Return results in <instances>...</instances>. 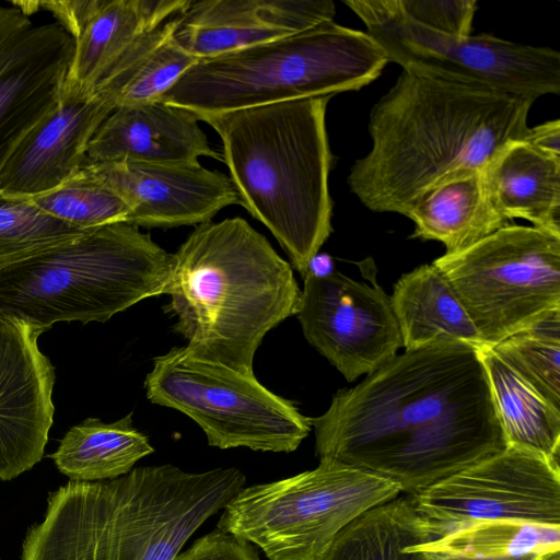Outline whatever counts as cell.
I'll list each match as a JSON object with an SVG mask.
<instances>
[{
  "label": "cell",
  "mask_w": 560,
  "mask_h": 560,
  "mask_svg": "<svg viewBox=\"0 0 560 560\" xmlns=\"http://www.w3.org/2000/svg\"><path fill=\"white\" fill-rule=\"evenodd\" d=\"M428 552L480 559H521L560 550V526L480 521L423 542Z\"/></svg>",
  "instance_id": "4316f807"
},
{
  "label": "cell",
  "mask_w": 560,
  "mask_h": 560,
  "mask_svg": "<svg viewBox=\"0 0 560 560\" xmlns=\"http://www.w3.org/2000/svg\"><path fill=\"white\" fill-rule=\"evenodd\" d=\"M331 96L253 106L202 118L220 136L240 205L260 221L304 278L332 232L326 130Z\"/></svg>",
  "instance_id": "5b68a950"
},
{
  "label": "cell",
  "mask_w": 560,
  "mask_h": 560,
  "mask_svg": "<svg viewBox=\"0 0 560 560\" xmlns=\"http://www.w3.org/2000/svg\"><path fill=\"white\" fill-rule=\"evenodd\" d=\"M524 560H560V550H550L533 555Z\"/></svg>",
  "instance_id": "8d00e7d4"
},
{
  "label": "cell",
  "mask_w": 560,
  "mask_h": 560,
  "mask_svg": "<svg viewBox=\"0 0 560 560\" xmlns=\"http://www.w3.org/2000/svg\"><path fill=\"white\" fill-rule=\"evenodd\" d=\"M296 316L306 340L349 382L371 374L402 347L390 298L374 280L307 272Z\"/></svg>",
  "instance_id": "4fadbf2b"
},
{
  "label": "cell",
  "mask_w": 560,
  "mask_h": 560,
  "mask_svg": "<svg viewBox=\"0 0 560 560\" xmlns=\"http://www.w3.org/2000/svg\"><path fill=\"white\" fill-rule=\"evenodd\" d=\"M173 258L174 330L192 353L254 374L262 338L299 311L292 266L240 217L196 225Z\"/></svg>",
  "instance_id": "277c9868"
},
{
  "label": "cell",
  "mask_w": 560,
  "mask_h": 560,
  "mask_svg": "<svg viewBox=\"0 0 560 560\" xmlns=\"http://www.w3.org/2000/svg\"><path fill=\"white\" fill-rule=\"evenodd\" d=\"M173 254L124 222L0 265V318L44 332L58 322H106L166 294Z\"/></svg>",
  "instance_id": "8992f818"
},
{
  "label": "cell",
  "mask_w": 560,
  "mask_h": 560,
  "mask_svg": "<svg viewBox=\"0 0 560 560\" xmlns=\"http://www.w3.org/2000/svg\"><path fill=\"white\" fill-rule=\"evenodd\" d=\"M189 0H90L72 33L74 52L61 93L92 95L144 34L183 12Z\"/></svg>",
  "instance_id": "ffe728a7"
},
{
  "label": "cell",
  "mask_w": 560,
  "mask_h": 560,
  "mask_svg": "<svg viewBox=\"0 0 560 560\" xmlns=\"http://www.w3.org/2000/svg\"><path fill=\"white\" fill-rule=\"evenodd\" d=\"M73 52L57 22L35 25L16 5L0 7V171L57 104Z\"/></svg>",
  "instance_id": "5bb4252c"
},
{
  "label": "cell",
  "mask_w": 560,
  "mask_h": 560,
  "mask_svg": "<svg viewBox=\"0 0 560 560\" xmlns=\"http://www.w3.org/2000/svg\"><path fill=\"white\" fill-rule=\"evenodd\" d=\"M245 480L234 467L194 472L172 464L103 481L70 480L49 492L20 560H174Z\"/></svg>",
  "instance_id": "3957f363"
},
{
  "label": "cell",
  "mask_w": 560,
  "mask_h": 560,
  "mask_svg": "<svg viewBox=\"0 0 560 560\" xmlns=\"http://www.w3.org/2000/svg\"><path fill=\"white\" fill-rule=\"evenodd\" d=\"M495 410L508 445L559 462L560 410L532 389L489 347H479Z\"/></svg>",
  "instance_id": "484cf974"
},
{
  "label": "cell",
  "mask_w": 560,
  "mask_h": 560,
  "mask_svg": "<svg viewBox=\"0 0 560 560\" xmlns=\"http://www.w3.org/2000/svg\"><path fill=\"white\" fill-rule=\"evenodd\" d=\"M410 21L432 31L453 35L471 34L476 0H396Z\"/></svg>",
  "instance_id": "1f68e13d"
},
{
  "label": "cell",
  "mask_w": 560,
  "mask_h": 560,
  "mask_svg": "<svg viewBox=\"0 0 560 560\" xmlns=\"http://www.w3.org/2000/svg\"><path fill=\"white\" fill-rule=\"evenodd\" d=\"M407 218L415 223L412 238L441 242L445 254L465 250L512 224L493 208L482 172L435 187L411 208Z\"/></svg>",
  "instance_id": "603a6c76"
},
{
  "label": "cell",
  "mask_w": 560,
  "mask_h": 560,
  "mask_svg": "<svg viewBox=\"0 0 560 560\" xmlns=\"http://www.w3.org/2000/svg\"><path fill=\"white\" fill-rule=\"evenodd\" d=\"M172 36L140 65L119 95L116 107L159 101L199 60L180 48Z\"/></svg>",
  "instance_id": "4dcf8cb0"
},
{
  "label": "cell",
  "mask_w": 560,
  "mask_h": 560,
  "mask_svg": "<svg viewBox=\"0 0 560 560\" xmlns=\"http://www.w3.org/2000/svg\"><path fill=\"white\" fill-rule=\"evenodd\" d=\"M80 172L119 196L137 228L199 225L240 205L230 176L199 162L86 161Z\"/></svg>",
  "instance_id": "9a60e30c"
},
{
  "label": "cell",
  "mask_w": 560,
  "mask_h": 560,
  "mask_svg": "<svg viewBox=\"0 0 560 560\" xmlns=\"http://www.w3.org/2000/svg\"><path fill=\"white\" fill-rule=\"evenodd\" d=\"M40 331L0 318V480L38 464L54 422L55 368L38 348Z\"/></svg>",
  "instance_id": "2e32d148"
},
{
  "label": "cell",
  "mask_w": 560,
  "mask_h": 560,
  "mask_svg": "<svg viewBox=\"0 0 560 560\" xmlns=\"http://www.w3.org/2000/svg\"><path fill=\"white\" fill-rule=\"evenodd\" d=\"M194 113L163 102L116 107L86 149L89 162H223Z\"/></svg>",
  "instance_id": "d6986e66"
},
{
  "label": "cell",
  "mask_w": 560,
  "mask_h": 560,
  "mask_svg": "<svg viewBox=\"0 0 560 560\" xmlns=\"http://www.w3.org/2000/svg\"><path fill=\"white\" fill-rule=\"evenodd\" d=\"M537 149L560 156V121L555 119L530 127L526 139Z\"/></svg>",
  "instance_id": "836d02e7"
},
{
  "label": "cell",
  "mask_w": 560,
  "mask_h": 560,
  "mask_svg": "<svg viewBox=\"0 0 560 560\" xmlns=\"http://www.w3.org/2000/svg\"><path fill=\"white\" fill-rule=\"evenodd\" d=\"M431 540L409 498L398 495L350 522L318 560H434L421 547Z\"/></svg>",
  "instance_id": "d4e9b609"
},
{
  "label": "cell",
  "mask_w": 560,
  "mask_h": 560,
  "mask_svg": "<svg viewBox=\"0 0 560 560\" xmlns=\"http://www.w3.org/2000/svg\"><path fill=\"white\" fill-rule=\"evenodd\" d=\"M330 0H189L173 40L202 59L334 21Z\"/></svg>",
  "instance_id": "ac0fdd59"
},
{
  "label": "cell",
  "mask_w": 560,
  "mask_h": 560,
  "mask_svg": "<svg viewBox=\"0 0 560 560\" xmlns=\"http://www.w3.org/2000/svg\"><path fill=\"white\" fill-rule=\"evenodd\" d=\"M88 231L49 214L31 198L0 192V265L75 238Z\"/></svg>",
  "instance_id": "f1b7e54d"
},
{
  "label": "cell",
  "mask_w": 560,
  "mask_h": 560,
  "mask_svg": "<svg viewBox=\"0 0 560 560\" xmlns=\"http://www.w3.org/2000/svg\"><path fill=\"white\" fill-rule=\"evenodd\" d=\"M432 264L448 281L485 346L560 308V236L535 226L509 224Z\"/></svg>",
  "instance_id": "30bf717a"
},
{
  "label": "cell",
  "mask_w": 560,
  "mask_h": 560,
  "mask_svg": "<svg viewBox=\"0 0 560 560\" xmlns=\"http://www.w3.org/2000/svg\"><path fill=\"white\" fill-rule=\"evenodd\" d=\"M319 459L412 495L508 446L479 347L441 340L397 354L311 418Z\"/></svg>",
  "instance_id": "6da1fadb"
},
{
  "label": "cell",
  "mask_w": 560,
  "mask_h": 560,
  "mask_svg": "<svg viewBox=\"0 0 560 560\" xmlns=\"http://www.w3.org/2000/svg\"><path fill=\"white\" fill-rule=\"evenodd\" d=\"M490 348L532 389L560 410V308Z\"/></svg>",
  "instance_id": "83f0119b"
},
{
  "label": "cell",
  "mask_w": 560,
  "mask_h": 560,
  "mask_svg": "<svg viewBox=\"0 0 560 560\" xmlns=\"http://www.w3.org/2000/svg\"><path fill=\"white\" fill-rule=\"evenodd\" d=\"M431 553H433L434 560H524V559L528 558V557H526V558H521V559H480V558L451 556V555L435 553V552H431Z\"/></svg>",
  "instance_id": "d590c367"
},
{
  "label": "cell",
  "mask_w": 560,
  "mask_h": 560,
  "mask_svg": "<svg viewBox=\"0 0 560 560\" xmlns=\"http://www.w3.org/2000/svg\"><path fill=\"white\" fill-rule=\"evenodd\" d=\"M482 175L489 199L503 219H524L560 236V156L516 140L492 158Z\"/></svg>",
  "instance_id": "44dd1931"
},
{
  "label": "cell",
  "mask_w": 560,
  "mask_h": 560,
  "mask_svg": "<svg viewBox=\"0 0 560 560\" xmlns=\"http://www.w3.org/2000/svg\"><path fill=\"white\" fill-rule=\"evenodd\" d=\"M402 70L504 94L536 98L560 94V52L489 34L453 36L406 18L396 0H345Z\"/></svg>",
  "instance_id": "8fae6325"
},
{
  "label": "cell",
  "mask_w": 560,
  "mask_h": 560,
  "mask_svg": "<svg viewBox=\"0 0 560 560\" xmlns=\"http://www.w3.org/2000/svg\"><path fill=\"white\" fill-rule=\"evenodd\" d=\"M174 560H261L252 544L219 528L197 539Z\"/></svg>",
  "instance_id": "d6a6232c"
},
{
  "label": "cell",
  "mask_w": 560,
  "mask_h": 560,
  "mask_svg": "<svg viewBox=\"0 0 560 560\" xmlns=\"http://www.w3.org/2000/svg\"><path fill=\"white\" fill-rule=\"evenodd\" d=\"M534 102L402 70L371 110L372 147L348 185L368 209L407 217L435 187L482 172L505 144L526 140Z\"/></svg>",
  "instance_id": "7a4b0ae2"
},
{
  "label": "cell",
  "mask_w": 560,
  "mask_h": 560,
  "mask_svg": "<svg viewBox=\"0 0 560 560\" xmlns=\"http://www.w3.org/2000/svg\"><path fill=\"white\" fill-rule=\"evenodd\" d=\"M389 298L405 351L441 340L485 346L448 281L433 264L404 273Z\"/></svg>",
  "instance_id": "7402d4cb"
},
{
  "label": "cell",
  "mask_w": 560,
  "mask_h": 560,
  "mask_svg": "<svg viewBox=\"0 0 560 560\" xmlns=\"http://www.w3.org/2000/svg\"><path fill=\"white\" fill-rule=\"evenodd\" d=\"M407 497L433 540L480 521L560 526L559 462L508 445Z\"/></svg>",
  "instance_id": "7c38bea8"
},
{
  "label": "cell",
  "mask_w": 560,
  "mask_h": 560,
  "mask_svg": "<svg viewBox=\"0 0 560 560\" xmlns=\"http://www.w3.org/2000/svg\"><path fill=\"white\" fill-rule=\"evenodd\" d=\"M399 493L377 475L319 459L312 470L243 487L217 528L255 544L268 560H318L350 522Z\"/></svg>",
  "instance_id": "ba28073f"
},
{
  "label": "cell",
  "mask_w": 560,
  "mask_h": 560,
  "mask_svg": "<svg viewBox=\"0 0 560 560\" xmlns=\"http://www.w3.org/2000/svg\"><path fill=\"white\" fill-rule=\"evenodd\" d=\"M144 387L148 399L191 418L208 444L222 450L295 451L308 435L311 418L292 400L262 386L254 374L174 347L153 360Z\"/></svg>",
  "instance_id": "9c48e42d"
},
{
  "label": "cell",
  "mask_w": 560,
  "mask_h": 560,
  "mask_svg": "<svg viewBox=\"0 0 560 560\" xmlns=\"http://www.w3.org/2000/svg\"><path fill=\"white\" fill-rule=\"evenodd\" d=\"M153 452L129 413L112 423L88 418L65 434L49 457L70 480L93 482L128 474L138 460Z\"/></svg>",
  "instance_id": "cb8c5ba5"
},
{
  "label": "cell",
  "mask_w": 560,
  "mask_h": 560,
  "mask_svg": "<svg viewBox=\"0 0 560 560\" xmlns=\"http://www.w3.org/2000/svg\"><path fill=\"white\" fill-rule=\"evenodd\" d=\"M49 214L83 230L124 222L129 208L113 190L79 172L59 187L31 198Z\"/></svg>",
  "instance_id": "f546056e"
},
{
  "label": "cell",
  "mask_w": 560,
  "mask_h": 560,
  "mask_svg": "<svg viewBox=\"0 0 560 560\" xmlns=\"http://www.w3.org/2000/svg\"><path fill=\"white\" fill-rule=\"evenodd\" d=\"M388 58L368 33L326 21L303 32L199 59L159 101L198 120L242 108L358 91Z\"/></svg>",
  "instance_id": "52a82bcc"
},
{
  "label": "cell",
  "mask_w": 560,
  "mask_h": 560,
  "mask_svg": "<svg viewBox=\"0 0 560 560\" xmlns=\"http://www.w3.org/2000/svg\"><path fill=\"white\" fill-rule=\"evenodd\" d=\"M115 109L101 94H60L57 104L22 138L0 171V192L33 198L74 177L93 135Z\"/></svg>",
  "instance_id": "e0dca14e"
},
{
  "label": "cell",
  "mask_w": 560,
  "mask_h": 560,
  "mask_svg": "<svg viewBox=\"0 0 560 560\" xmlns=\"http://www.w3.org/2000/svg\"><path fill=\"white\" fill-rule=\"evenodd\" d=\"M334 262L329 255L317 253L311 260L308 272L317 277H324L334 272Z\"/></svg>",
  "instance_id": "e575fe53"
}]
</instances>
